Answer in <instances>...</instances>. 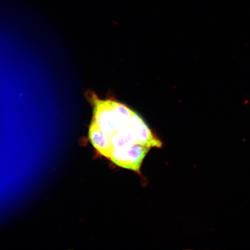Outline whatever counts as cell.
Instances as JSON below:
<instances>
[{"instance_id": "4", "label": "cell", "mask_w": 250, "mask_h": 250, "mask_svg": "<svg viewBox=\"0 0 250 250\" xmlns=\"http://www.w3.org/2000/svg\"><path fill=\"white\" fill-rule=\"evenodd\" d=\"M89 138L93 147L100 154L106 158H110L112 146L109 137L100 129L95 122L92 121L89 129Z\"/></svg>"}, {"instance_id": "3", "label": "cell", "mask_w": 250, "mask_h": 250, "mask_svg": "<svg viewBox=\"0 0 250 250\" xmlns=\"http://www.w3.org/2000/svg\"><path fill=\"white\" fill-rule=\"evenodd\" d=\"M130 126L132 128L136 137V145L152 147L161 148V141L152 133L142 118L134 112L131 121Z\"/></svg>"}, {"instance_id": "5", "label": "cell", "mask_w": 250, "mask_h": 250, "mask_svg": "<svg viewBox=\"0 0 250 250\" xmlns=\"http://www.w3.org/2000/svg\"><path fill=\"white\" fill-rule=\"evenodd\" d=\"M109 139L113 149L127 148L136 145V137L130 124L114 133Z\"/></svg>"}, {"instance_id": "1", "label": "cell", "mask_w": 250, "mask_h": 250, "mask_svg": "<svg viewBox=\"0 0 250 250\" xmlns=\"http://www.w3.org/2000/svg\"><path fill=\"white\" fill-rule=\"evenodd\" d=\"M91 102L92 121L109 137L130 124L134 111L126 105L111 99H101L95 95H92Z\"/></svg>"}, {"instance_id": "2", "label": "cell", "mask_w": 250, "mask_h": 250, "mask_svg": "<svg viewBox=\"0 0 250 250\" xmlns=\"http://www.w3.org/2000/svg\"><path fill=\"white\" fill-rule=\"evenodd\" d=\"M149 149L135 145L127 148L113 149L109 159L118 167L139 173L141 166Z\"/></svg>"}]
</instances>
